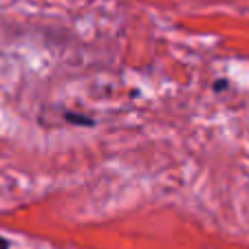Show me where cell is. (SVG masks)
<instances>
[{
  "mask_svg": "<svg viewBox=\"0 0 249 249\" xmlns=\"http://www.w3.org/2000/svg\"><path fill=\"white\" fill-rule=\"evenodd\" d=\"M64 119L71 124H80V126H93V119L84 117V115H77V113H64Z\"/></svg>",
  "mask_w": 249,
  "mask_h": 249,
  "instance_id": "6da1fadb",
  "label": "cell"
},
{
  "mask_svg": "<svg viewBox=\"0 0 249 249\" xmlns=\"http://www.w3.org/2000/svg\"><path fill=\"white\" fill-rule=\"evenodd\" d=\"M0 249H9V240L0 236Z\"/></svg>",
  "mask_w": 249,
  "mask_h": 249,
  "instance_id": "7a4b0ae2",
  "label": "cell"
},
{
  "mask_svg": "<svg viewBox=\"0 0 249 249\" xmlns=\"http://www.w3.org/2000/svg\"><path fill=\"white\" fill-rule=\"evenodd\" d=\"M225 86H227V82H225V80H221V82H216V84H214V89L221 90V89H225Z\"/></svg>",
  "mask_w": 249,
  "mask_h": 249,
  "instance_id": "3957f363",
  "label": "cell"
}]
</instances>
